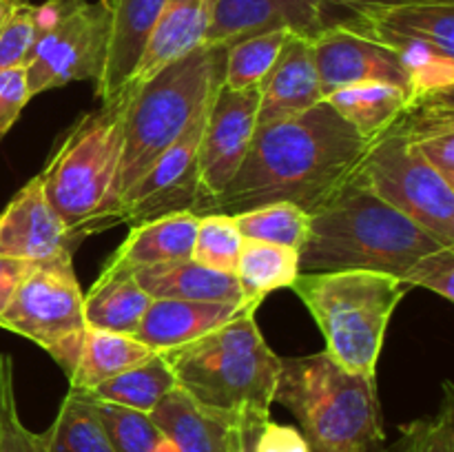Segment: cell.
Returning a JSON list of instances; mask_svg holds the SVG:
<instances>
[{"label":"cell","instance_id":"obj_36","mask_svg":"<svg viewBox=\"0 0 454 452\" xmlns=\"http://www.w3.org/2000/svg\"><path fill=\"white\" fill-rule=\"evenodd\" d=\"M38 40L35 4L22 3L0 31V71L25 69Z\"/></svg>","mask_w":454,"mask_h":452},{"label":"cell","instance_id":"obj_28","mask_svg":"<svg viewBox=\"0 0 454 452\" xmlns=\"http://www.w3.org/2000/svg\"><path fill=\"white\" fill-rule=\"evenodd\" d=\"M153 355V350L142 344L136 335L87 328L78 363L74 375L69 377V388L87 393L102 381L146 362Z\"/></svg>","mask_w":454,"mask_h":452},{"label":"cell","instance_id":"obj_20","mask_svg":"<svg viewBox=\"0 0 454 452\" xmlns=\"http://www.w3.org/2000/svg\"><path fill=\"white\" fill-rule=\"evenodd\" d=\"M247 306L224 301L151 300L136 337L153 353H168L238 317Z\"/></svg>","mask_w":454,"mask_h":452},{"label":"cell","instance_id":"obj_26","mask_svg":"<svg viewBox=\"0 0 454 452\" xmlns=\"http://www.w3.org/2000/svg\"><path fill=\"white\" fill-rule=\"evenodd\" d=\"M326 102L371 144L397 122L411 93L386 82H362L328 93Z\"/></svg>","mask_w":454,"mask_h":452},{"label":"cell","instance_id":"obj_41","mask_svg":"<svg viewBox=\"0 0 454 452\" xmlns=\"http://www.w3.org/2000/svg\"><path fill=\"white\" fill-rule=\"evenodd\" d=\"M38 261H22V260H12V257H0V315L7 310V306L12 304L13 295L20 288V284L25 282L27 275L34 270V266Z\"/></svg>","mask_w":454,"mask_h":452},{"label":"cell","instance_id":"obj_21","mask_svg":"<svg viewBox=\"0 0 454 452\" xmlns=\"http://www.w3.org/2000/svg\"><path fill=\"white\" fill-rule=\"evenodd\" d=\"M200 217L191 211L168 213L131 224L124 242L105 264V273H133L164 261L189 260Z\"/></svg>","mask_w":454,"mask_h":452},{"label":"cell","instance_id":"obj_42","mask_svg":"<svg viewBox=\"0 0 454 452\" xmlns=\"http://www.w3.org/2000/svg\"><path fill=\"white\" fill-rule=\"evenodd\" d=\"M406 3H421V0H319V4H322L324 22H326L328 16L335 12L341 13V16L335 18V20H340V18L350 16V13L368 12V9L395 7V4H406Z\"/></svg>","mask_w":454,"mask_h":452},{"label":"cell","instance_id":"obj_31","mask_svg":"<svg viewBox=\"0 0 454 452\" xmlns=\"http://www.w3.org/2000/svg\"><path fill=\"white\" fill-rule=\"evenodd\" d=\"M293 29H275L266 34L251 35L226 47L224 75L222 84L235 91H248L260 89L269 71L273 69L275 60L282 53L288 35ZM297 34V31H295Z\"/></svg>","mask_w":454,"mask_h":452},{"label":"cell","instance_id":"obj_1","mask_svg":"<svg viewBox=\"0 0 454 452\" xmlns=\"http://www.w3.org/2000/svg\"><path fill=\"white\" fill-rule=\"evenodd\" d=\"M366 140L326 100L286 120L257 124L251 149L207 213L291 202L315 213L357 173Z\"/></svg>","mask_w":454,"mask_h":452},{"label":"cell","instance_id":"obj_38","mask_svg":"<svg viewBox=\"0 0 454 452\" xmlns=\"http://www.w3.org/2000/svg\"><path fill=\"white\" fill-rule=\"evenodd\" d=\"M248 452H310L300 428L278 421L264 419L262 424L248 425Z\"/></svg>","mask_w":454,"mask_h":452},{"label":"cell","instance_id":"obj_30","mask_svg":"<svg viewBox=\"0 0 454 452\" xmlns=\"http://www.w3.org/2000/svg\"><path fill=\"white\" fill-rule=\"evenodd\" d=\"M43 437L47 452H115L102 428L96 403L82 390L69 388Z\"/></svg>","mask_w":454,"mask_h":452},{"label":"cell","instance_id":"obj_10","mask_svg":"<svg viewBox=\"0 0 454 452\" xmlns=\"http://www.w3.org/2000/svg\"><path fill=\"white\" fill-rule=\"evenodd\" d=\"M366 184L384 202L454 246V184L426 162L393 129L371 142L359 164Z\"/></svg>","mask_w":454,"mask_h":452},{"label":"cell","instance_id":"obj_22","mask_svg":"<svg viewBox=\"0 0 454 452\" xmlns=\"http://www.w3.org/2000/svg\"><path fill=\"white\" fill-rule=\"evenodd\" d=\"M208 27V0H164L145 53L127 89L153 78L164 66L202 47Z\"/></svg>","mask_w":454,"mask_h":452},{"label":"cell","instance_id":"obj_25","mask_svg":"<svg viewBox=\"0 0 454 452\" xmlns=\"http://www.w3.org/2000/svg\"><path fill=\"white\" fill-rule=\"evenodd\" d=\"M151 297L137 286L133 273L100 270L93 286L82 297V315L87 328L136 335Z\"/></svg>","mask_w":454,"mask_h":452},{"label":"cell","instance_id":"obj_4","mask_svg":"<svg viewBox=\"0 0 454 452\" xmlns=\"http://www.w3.org/2000/svg\"><path fill=\"white\" fill-rule=\"evenodd\" d=\"M127 106L129 89L80 115L62 133L38 173L47 202L60 217L74 248L89 235L115 226Z\"/></svg>","mask_w":454,"mask_h":452},{"label":"cell","instance_id":"obj_43","mask_svg":"<svg viewBox=\"0 0 454 452\" xmlns=\"http://www.w3.org/2000/svg\"><path fill=\"white\" fill-rule=\"evenodd\" d=\"M13 390V359L9 355H0V424H3V410L7 394Z\"/></svg>","mask_w":454,"mask_h":452},{"label":"cell","instance_id":"obj_12","mask_svg":"<svg viewBox=\"0 0 454 452\" xmlns=\"http://www.w3.org/2000/svg\"><path fill=\"white\" fill-rule=\"evenodd\" d=\"M207 109L195 118L184 136L168 146L151 164L149 171L122 195L115 213V224H137L180 211H191L198 215L202 202L198 149Z\"/></svg>","mask_w":454,"mask_h":452},{"label":"cell","instance_id":"obj_7","mask_svg":"<svg viewBox=\"0 0 454 452\" xmlns=\"http://www.w3.org/2000/svg\"><path fill=\"white\" fill-rule=\"evenodd\" d=\"M291 288L322 331L326 353L375 377L390 317L411 286L380 270H319L300 273Z\"/></svg>","mask_w":454,"mask_h":452},{"label":"cell","instance_id":"obj_2","mask_svg":"<svg viewBox=\"0 0 454 452\" xmlns=\"http://www.w3.org/2000/svg\"><path fill=\"white\" fill-rule=\"evenodd\" d=\"M446 244L384 202L357 168L326 204L310 213L300 270H380L402 279L412 261Z\"/></svg>","mask_w":454,"mask_h":452},{"label":"cell","instance_id":"obj_37","mask_svg":"<svg viewBox=\"0 0 454 452\" xmlns=\"http://www.w3.org/2000/svg\"><path fill=\"white\" fill-rule=\"evenodd\" d=\"M406 286H421L437 292L446 301L454 300V246H442L426 253L402 275Z\"/></svg>","mask_w":454,"mask_h":452},{"label":"cell","instance_id":"obj_46","mask_svg":"<svg viewBox=\"0 0 454 452\" xmlns=\"http://www.w3.org/2000/svg\"><path fill=\"white\" fill-rule=\"evenodd\" d=\"M306 3H310V4H315V7L322 9V4H319V0H306Z\"/></svg>","mask_w":454,"mask_h":452},{"label":"cell","instance_id":"obj_40","mask_svg":"<svg viewBox=\"0 0 454 452\" xmlns=\"http://www.w3.org/2000/svg\"><path fill=\"white\" fill-rule=\"evenodd\" d=\"M29 100L31 93L25 69L0 71V140L18 122Z\"/></svg>","mask_w":454,"mask_h":452},{"label":"cell","instance_id":"obj_5","mask_svg":"<svg viewBox=\"0 0 454 452\" xmlns=\"http://www.w3.org/2000/svg\"><path fill=\"white\" fill-rule=\"evenodd\" d=\"M275 401L300 421L310 452H381L386 448L377 379L340 366L326 350L282 357Z\"/></svg>","mask_w":454,"mask_h":452},{"label":"cell","instance_id":"obj_32","mask_svg":"<svg viewBox=\"0 0 454 452\" xmlns=\"http://www.w3.org/2000/svg\"><path fill=\"white\" fill-rule=\"evenodd\" d=\"M235 224L244 239L279 244L300 251L309 238L310 213L291 202H270L235 213Z\"/></svg>","mask_w":454,"mask_h":452},{"label":"cell","instance_id":"obj_14","mask_svg":"<svg viewBox=\"0 0 454 452\" xmlns=\"http://www.w3.org/2000/svg\"><path fill=\"white\" fill-rule=\"evenodd\" d=\"M324 25L322 9L306 0H208L204 44L231 47L275 29H293L313 38Z\"/></svg>","mask_w":454,"mask_h":452},{"label":"cell","instance_id":"obj_24","mask_svg":"<svg viewBox=\"0 0 454 452\" xmlns=\"http://www.w3.org/2000/svg\"><path fill=\"white\" fill-rule=\"evenodd\" d=\"M137 286L151 300H191V301H224V304H242L239 301L238 279L231 273L207 269L189 257V260L164 261V264L145 266L133 270Z\"/></svg>","mask_w":454,"mask_h":452},{"label":"cell","instance_id":"obj_11","mask_svg":"<svg viewBox=\"0 0 454 452\" xmlns=\"http://www.w3.org/2000/svg\"><path fill=\"white\" fill-rule=\"evenodd\" d=\"M257 109H260L257 89L235 91L220 84L213 93L198 149L200 189H202L198 217L204 215L211 199H215L229 186L238 168L242 167L255 136Z\"/></svg>","mask_w":454,"mask_h":452},{"label":"cell","instance_id":"obj_34","mask_svg":"<svg viewBox=\"0 0 454 452\" xmlns=\"http://www.w3.org/2000/svg\"><path fill=\"white\" fill-rule=\"evenodd\" d=\"M381 452H454V386L450 381L443 384L439 410L399 425V437Z\"/></svg>","mask_w":454,"mask_h":452},{"label":"cell","instance_id":"obj_35","mask_svg":"<svg viewBox=\"0 0 454 452\" xmlns=\"http://www.w3.org/2000/svg\"><path fill=\"white\" fill-rule=\"evenodd\" d=\"M93 403L115 452H153L160 439L164 437L146 412L131 410L118 403L98 401V399H93Z\"/></svg>","mask_w":454,"mask_h":452},{"label":"cell","instance_id":"obj_39","mask_svg":"<svg viewBox=\"0 0 454 452\" xmlns=\"http://www.w3.org/2000/svg\"><path fill=\"white\" fill-rule=\"evenodd\" d=\"M0 452H47L43 433H34L22 424L16 406V388L7 394L0 424Z\"/></svg>","mask_w":454,"mask_h":452},{"label":"cell","instance_id":"obj_15","mask_svg":"<svg viewBox=\"0 0 454 452\" xmlns=\"http://www.w3.org/2000/svg\"><path fill=\"white\" fill-rule=\"evenodd\" d=\"M74 253L60 217L47 202L40 175L31 177L0 213V257L44 261Z\"/></svg>","mask_w":454,"mask_h":452},{"label":"cell","instance_id":"obj_9","mask_svg":"<svg viewBox=\"0 0 454 452\" xmlns=\"http://www.w3.org/2000/svg\"><path fill=\"white\" fill-rule=\"evenodd\" d=\"M35 22L38 40L25 66L31 97L100 78L109 43L106 0H44L35 4Z\"/></svg>","mask_w":454,"mask_h":452},{"label":"cell","instance_id":"obj_17","mask_svg":"<svg viewBox=\"0 0 454 452\" xmlns=\"http://www.w3.org/2000/svg\"><path fill=\"white\" fill-rule=\"evenodd\" d=\"M162 4L164 0H106L109 43L102 74L93 82L100 105L115 100L120 93L127 91Z\"/></svg>","mask_w":454,"mask_h":452},{"label":"cell","instance_id":"obj_44","mask_svg":"<svg viewBox=\"0 0 454 452\" xmlns=\"http://www.w3.org/2000/svg\"><path fill=\"white\" fill-rule=\"evenodd\" d=\"M25 0H0V31L4 29V25L9 22V18L20 9V4Z\"/></svg>","mask_w":454,"mask_h":452},{"label":"cell","instance_id":"obj_3","mask_svg":"<svg viewBox=\"0 0 454 452\" xmlns=\"http://www.w3.org/2000/svg\"><path fill=\"white\" fill-rule=\"evenodd\" d=\"M162 355L177 388L204 410L244 428L270 417L282 357L266 344L255 308H244L215 331Z\"/></svg>","mask_w":454,"mask_h":452},{"label":"cell","instance_id":"obj_13","mask_svg":"<svg viewBox=\"0 0 454 452\" xmlns=\"http://www.w3.org/2000/svg\"><path fill=\"white\" fill-rule=\"evenodd\" d=\"M310 43L324 100L337 89L362 82H386L411 93V78L402 58L344 22L324 25Z\"/></svg>","mask_w":454,"mask_h":452},{"label":"cell","instance_id":"obj_23","mask_svg":"<svg viewBox=\"0 0 454 452\" xmlns=\"http://www.w3.org/2000/svg\"><path fill=\"white\" fill-rule=\"evenodd\" d=\"M390 129L454 184V93L415 97Z\"/></svg>","mask_w":454,"mask_h":452},{"label":"cell","instance_id":"obj_29","mask_svg":"<svg viewBox=\"0 0 454 452\" xmlns=\"http://www.w3.org/2000/svg\"><path fill=\"white\" fill-rule=\"evenodd\" d=\"M176 375L168 366L167 357L162 353H155L146 362L102 381L96 388L87 390L91 399L106 403H118V406L131 408L151 415L160 401L176 388Z\"/></svg>","mask_w":454,"mask_h":452},{"label":"cell","instance_id":"obj_19","mask_svg":"<svg viewBox=\"0 0 454 452\" xmlns=\"http://www.w3.org/2000/svg\"><path fill=\"white\" fill-rule=\"evenodd\" d=\"M151 419L180 452H244L247 428L204 410L177 386L155 406Z\"/></svg>","mask_w":454,"mask_h":452},{"label":"cell","instance_id":"obj_8","mask_svg":"<svg viewBox=\"0 0 454 452\" xmlns=\"http://www.w3.org/2000/svg\"><path fill=\"white\" fill-rule=\"evenodd\" d=\"M82 297L71 251L60 253L34 266L0 315V328L40 346L69 379L87 331Z\"/></svg>","mask_w":454,"mask_h":452},{"label":"cell","instance_id":"obj_33","mask_svg":"<svg viewBox=\"0 0 454 452\" xmlns=\"http://www.w3.org/2000/svg\"><path fill=\"white\" fill-rule=\"evenodd\" d=\"M242 242L244 238L235 224L233 215L207 213V215H200L198 220L191 260L207 266V269L235 275Z\"/></svg>","mask_w":454,"mask_h":452},{"label":"cell","instance_id":"obj_18","mask_svg":"<svg viewBox=\"0 0 454 452\" xmlns=\"http://www.w3.org/2000/svg\"><path fill=\"white\" fill-rule=\"evenodd\" d=\"M257 91V124L293 118L324 102L310 35L291 31L273 69Z\"/></svg>","mask_w":454,"mask_h":452},{"label":"cell","instance_id":"obj_6","mask_svg":"<svg viewBox=\"0 0 454 452\" xmlns=\"http://www.w3.org/2000/svg\"><path fill=\"white\" fill-rule=\"evenodd\" d=\"M224 58L226 47L202 44L129 89L118 173L120 199L207 109L222 84Z\"/></svg>","mask_w":454,"mask_h":452},{"label":"cell","instance_id":"obj_27","mask_svg":"<svg viewBox=\"0 0 454 452\" xmlns=\"http://www.w3.org/2000/svg\"><path fill=\"white\" fill-rule=\"evenodd\" d=\"M300 273V251L279 244L244 239L235 269L239 301L247 308L257 310L273 291L291 288Z\"/></svg>","mask_w":454,"mask_h":452},{"label":"cell","instance_id":"obj_45","mask_svg":"<svg viewBox=\"0 0 454 452\" xmlns=\"http://www.w3.org/2000/svg\"><path fill=\"white\" fill-rule=\"evenodd\" d=\"M244 452H248V437H247V433H244Z\"/></svg>","mask_w":454,"mask_h":452},{"label":"cell","instance_id":"obj_16","mask_svg":"<svg viewBox=\"0 0 454 452\" xmlns=\"http://www.w3.org/2000/svg\"><path fill=\"white\" fill-rule=\"evenodd\" d=\"M335 22L397 49L402 44L424 43L454 56V0H421L384 9L350 13Z\"/></svg>","mask_w":454,"mask_h":452}]
</instances>
